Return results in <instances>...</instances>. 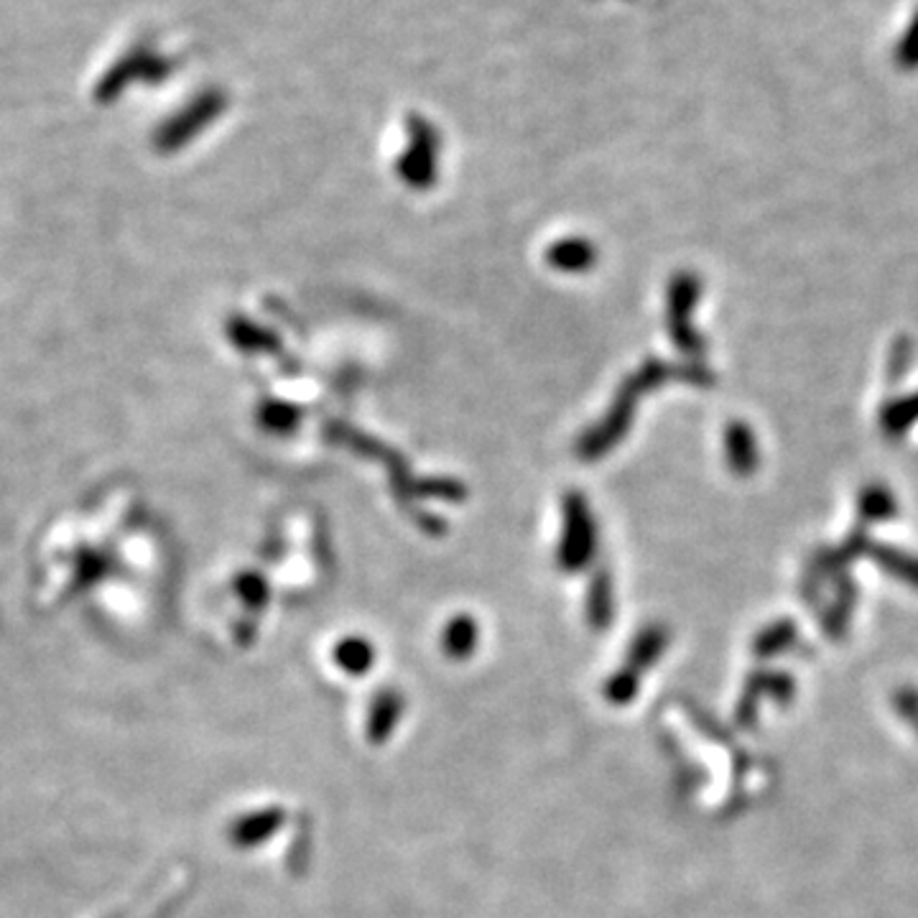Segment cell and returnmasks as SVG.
Segmentation results:
<instances>
[{
	"label": "cell",
	"instance_id": "obj_10",
	"mask_svg": "<svg viewBox=\"0 0 918 918\" xmlns=\"http://www.w3.org/2000/svg\"><path fill=\"white\" fill-rule=\"evenodd\" d=\"M668 641L666 630L664 628H645L641 635L635 638L633 649H630V661H628V668L630 672H641V668L651 666L653 661L661 656V651H664V645Z\"/></svg>",
	"mask_w": 918,
	"mask_h": 918
},
{
	"label": "cell",
	"instance_id": "obj_12",
	"mask_svg": "<svg viewBox=\"0 0 918 918\" xmlns=\"http://www.w3.org/2000/svg\"><path fill=\"white\" fill-rule=\"evenodd\" d=\"M587 612L589 622L597 628H605L612 618V582L608 572H600L589 582V597H587Z\"/></svg>",
	"mask_w": 918,
	"mask_h": 918
},
{
	"label": "cell",
	"instance_id": "obj_8",
	"mask_svg": "<svg viewBox=\"0 0 918 918\" xmlns=\"http://www.w3.org/2000/svg\"><path fill=\"white\" fill-rule=\"evenodd\" d=\"M442 643L450 659L473 656V651L477 645V622L473 618H467V615H460V618H454L450 626L444 628Z\"/></svg>",
	"mask_w": 918,
	"mask_h": 918
},
{
	"label": "cell",
	"instance_id": "obj_15",
	"mask_svg": "<svg viewBox=\"0 0 918 918\" xmlns=\"http://www.w3.org/2000/svg\"><path fill=\"white\" fill-rule=\"evenodd\" d=\"M635 689H638V674L630 672V668L626 666L620 674H615L610 678L605 694H608V699L615 701V705H626L628 699L635 697Z\"/></svg>",
	"mask_w": 918,
	"mask_h": 918
},
{
	"label": "cell",
	"instance_id": "obj_9",
	"mask_svg": "<svg viewBox=\"0 0 918 918\" xmlns=\"http://www.w3.org/2000/svg\"><path fill=\"white\" fill-rule=\"evenodd\" d=\"M334 661H338V666L342 672L353 674V676H363V672L373 666L375 661V651L373 645L363 641V638H345V641L338 643V649H334Z\"/></svg>",
	"mask_w": 918,
	"mask_h": 918
},
{
	"label": "cell",
	"instance_id": "obj_1",
	"mask_svg": "<svg viewBox=\"0 0 918 918\" xmlns=\"http://www.w3.org/2000/svg\"><path fill=\"white\" fill-rule=\"evenodd\" d=\"M668 375H672V370L659 363H649L645 367H641V370H638L633 378L620 388V394L618 398H615L608 417L579 439V444H577L579 457L593 462V460H600L602 454H608L612 446L620 442L622 434L628 431V424H630V419H633V411L638 403V396H641L645 388L656 386V383L668 378Z\"/></svg>",
	"mask_w": 918,
	"mask_h": 918
},
{
	"label": "cell",
	"instance_id": "obj_11",
	"mask_svg": "<svg viewBox=\"0 0 918 918\" xmlns=\"http://www.w3.org/2000/svg\"><path fill=\"white\" fill-rule=\"evenodd\" d=\"M728 460L740 475H748L750 469H753V465L757 462V452H755V439L748 431V427L732 424L728 429Z\"/></svg>",
	"mask_w": 918,
	"mask_h": 918
},
{
	"label": "cell",
	"instance_id": "obj_2",
	"mask_svg": "<svg viewBox=\"0 0 918 918\" xmlns=\"http://www.w3.org/2000/svg\"><path fill=\"white\" fill-rule=\"evenodd\" d=\"M597 549L595 518L587 500L579 493H569L564 500V533L558 541V564L566 572H579L593 562Z\"/></svg>",
	"mask_w": 918,
	"mask_h": 918
},
{
	"label": "cell",
	"instance_id": "obj_16",
	"mask_svg": "<svg viewBox=\"0 0 918 918\" xmlns=\"http://www.w3.org/2000/svg\"><path fill=\"white\" fill-rule=\"evenodd\" d=\"M237 593H241L243 600L251 605L253 610H258L268 602V585L258 574H243V577L237 579Z\"/></svg>",
	"mask_w": 918,
	"mask_h": 918
},
{
	"label": "cell",
	"instance_id": "obj_5",
	"mask_svg": "<svg viewBox=\"0 0 918 918\" xmlns=\"http://www.w3.org/2000/svg\"><path fill=\"white\" fill-rule=\"evenodd\" d=\"M546 261L562 274H585L595 266L597 247L585 237H564L549 247Z\"/></svg>",
	"mask_w": 918,
	"mask_h": 918
},
{
	"label": "cell",
	"instance_id": "obj_14",
	"mask_svg": "<svg viewBox=\"0 0 918 918\" xmlns=\"http://www.w3.org/2000/svg\"><path fill=\"white\" fill-rule=\"evenodd\" d=\"M301 411L291 403L270 401L261 409V424L266 431H274V434H291L294 429L299 427Z\"/></svg>",
	"mask_w": 918,
	"mask_h": 918
},
{
	"label": "cell",
	"instance_id": "obj_3",
	"mask_svg": "<svg viewBox=\"0 0 918 918\" xmlns=\"http://www.w3.org/2000/svg\"><path fill=\"white\" fill-rule=\"evenodd\" d=\"M436 135L431 125L413 118L411 121V146L398 162V174L413 189H429L436 177Z\"/></svg>",
	"mask_w": 918,
	"mask_h": 918
},
{
	"label": "cell",
	"instance_id": "obj_13",
	"mask_svg": "<svg viewBox=\"0 0 918 918\" xmlns=\"http://www.w3.org/2000/svg\"><path fill=\"white\" fill-rule=\"evenodd\" d=\"M230 338L241 350H255V353H278V340L276 334H270L268 330H261V327H255L251 322H245V319H235L233 324H230Z\"/></svg>",
	"mask_w": 918,
	"mask_h": 918
},
{
	"label": "cell",
	"instance_id": "obj_7",
	"mask_svg": "<svg viewBox=\"0 0 918 918\" xmlns=\"http://www.w3.org/2000/svg\"><path fill=\"white\" fill-rule=\"evenodd\" d=\"M281 821L284 819H281V811H278V809L251 814V817L241 819L233 827V840L237 844H245V848H251V844H258L263 840H268V837L274 834L278 827H281Z\"/></svg>",
	"mask_w": 918,
	"mask_h": 918
},
{
	"label": "cell",
	"instance_id": "obj_6",
	"mask_svg": "<svg viewBox=\"0 0 918 918\" xmlns=\"http://www.w3.org/2000/svg\"><path fill=\"white\" fill-rule=\"evenodd\" d=\"M401 709H403L401 694L394 692V689L380 692L378 699H375L373 707H370V720H367V738H370L373 742H383L386 738H390V730L396 728L398 717H401Z\"/></svg>",
	"mask_w": 918,
	"mask_h": 918
},
{
	"label": "cell",
	"instance_id": "obj_4",
	"mask_svg": "<svg viewBox=\"0 0 918 918\" xmlns=\"http://www.w3.org/2000/svg\"><path fill=\"white\" fill-rule=\"evenodd\" d=\"M699 286L692 276H678L668 294V322H672V338L678 342L684 353H699L701 340L689 324L694 301H697Z\"/></svg>",
	"mask_w": 918,
	"mask_h": 918
}]
</instances>
